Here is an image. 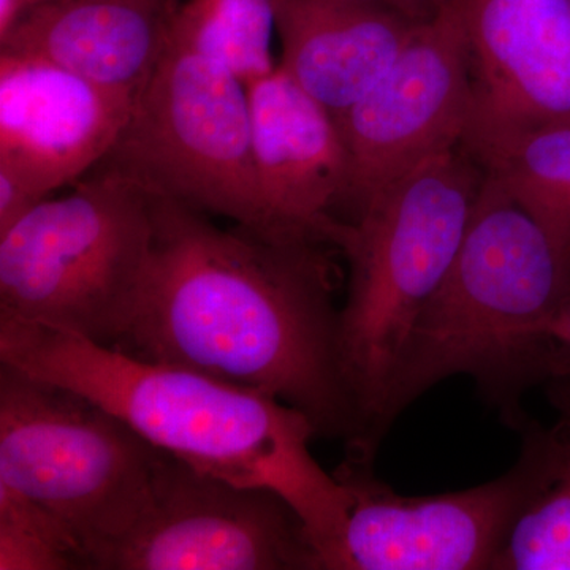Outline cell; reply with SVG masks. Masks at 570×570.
Listing matches in <instances>:
<instances>
[{
	"mask_svg": "<svg viewBox=\"0 0 570 570\" xmlns=\"http://www.w3.org/2000/svg\"><path fill=\"white\" fill-rule=\"evenodd\" d=\"M151 258L119 351L261 390L317 436L362 445L330 243L235 224L153 195Z\"/></svg>",
	"mask_w": 570,
	"mask_h": 570,
	"instance_id": "cell-1",
	"label": "cell"
},
{
	"mask_svg": "<svg viewBox=\"0 0 570 570\" xmlns=\"http://www.w3.org/2000/svg\"><path fill=\"white\" fill-rule=\"evenodd\" d=\"M0 362L73 390L197 471L287 499L335 570L348 498L311 452L316 428L276 396L0 317Z\"/></svg>",
	"mask_w": 570,
	"mask_h": 570,
	"instance_id": "cell-2",
	"label": "cell"
},
{
	"mask_svg": "<svg viewBox=\"0 0 570 570\" xmlns=\"http://www.w3.org/2000/svg\"><path fill=\"white\" fill-rule=\"evenodd\" d=\"M570 292V254L497 178L487 174L448 275L409 335L384 409L389 431L409 404L464 374L505 422L550 379L546 328Z\"/></svg>",
	"mask_w": 570,
	"mask_h": 570,
	"instance_id": "cell-3",
	"label": "cell"
},
{
	"mask_svg": "<svg viewBox=\"0 0 570 570\" xmlns=\"http://www.w3.org/2000/svg\"><path fill=\"white\" fill-rule=\"evenodd\" d=\"M485 179L463 141L381 190L351 223L337 250L348 264L341 346L362 419L360 459L387 431L384 409L409 335L448 275Z\"/></svg>",
	"mask_w": 570,
	"mask_h": 570,
	"instance_id": "cell-4",
	"label": "cell"
},
{
	"mask_svg": "<svg viewBox=\"0 0 570 570\" xmlns=\"http://www.w3.org/2000/svg\"><path fill=\"white\" fill-rule=\"evenodd\" d=\"M153 197L105 168L0 234V317L116 347L151 258Z\"/></svg>",
	"mask_w": 570,
	"mask_h": 570,
	"instance_id": "cell-5",
	"label": "cell"
},
{
	"mask_svg": "<svg viewBox=\"0 0 570 570\" xmlns=\"http://www.w3.org/2000/svg\"><path fill=\"white\" fill-rule=\"evenodd\" d=\"M165 456L89 397L0 362V483L58 517L88 569L140 515Z\"/></svg>",
	"mask_w": 570,
	"mask_h": 570,
	"instance_id": "cell-6",
	"label": "cell"
},
{
	"mask_svg": "<svg viewBox=\"0 0 570 570\" xmlns=\"http://www.w3.org/2000/svg\"><path fill=\"white\" fill-rule=\"evenodd\" d=\"M104 163L149 194L266 230L247 85L179 41L135 97Z\"/></svg>",
	"mask_w": 570,
	"mask_h": 570,
	"instance_id": "cell-7",
	"label": "cell"
},
{
	"mask_svg": "<svg viewBox=\"0 0 570 570\" xmlns=\"http://www.w3.org/2000/svg\"><path fill=\"white\" fill-rule=\"evenodd\" d=\"M91 570H325V562L279 493L167 453L140 515L94 554Z\"/></svg>",
	"mask_w": 570,
	"mask_h": 570,
	"instance_id": "cell-8",
	"label": "cell"
},
{
	"mask_svg": "<svg viewBox=\"0 0 570 570\" xmlns=\"http://www.w3.org/2000/svg\"><path fill=\"white\" fill-rule=\"evenodd\" d=\"M471 107L463 13L450 0L337 119L351 163L347 223L390 184L463 141Z\"/></svg>",
	"mask_w": 570,
	"mask_h": 570,
	"instance_id": "cell-9",
	"label": "cell"
},
{
	"mask_svg": "<svg viewBox=\"0 0 570 570\" xmlns=\"http://www.w3.org/2000/svg\"><path fill=\"white\" fill-rule=\"evenodd\" d=\"M335 475L348 498L335 570H493L530 490L531 464L521 452L501 478L434 497L397 494L371 460L351 456Z\"/></svg>",
	"mask_w": 570,
	"mask_h": 570,
	"instance_id": "cell-10",
	"label": "cell"
},
{
	"mask_svg": "<svg viewBox=\"0 0 570 570\" xmlns=\"http://www.w3.org/2000/svg\"><path fill=\"white\" fill-rule=\"evenodd\" d=\"M475 159L509 138L570 121V0H459Z\"/></svg>",
	"mask_w": 570,
	"mask_h": 570,
	"instance_id": "cell-11",
	"label": "cell"
},
{
	"mask_svg": "<svg viewBox=\"0 0 570 570\" xmlns=\"http://www.w3.org/2000/svg\"><path fill=\"white\" fill-rule=\"evenodd\" d=\"M247 92L266 230L316 236L337 249L351 189L340 124L281 66L247 82Z\"/></svg>",
	"mask_w": 570,
	"mask_h": 570,
	"instance_id": "cell-12",
	"label": "cell"
},
{
	"mask_svg": "<svg viewBox=\"0 0 570 570\" xmlns=\"http://www.w3.org/2000/svg\"><path fill=\"white\" fill-rule=\"evenodd\" d=\"M134 100L43 59L0 51V168L48 198L107 159Z\"/></svg>",
	"mask_w": 570,
	"mask_h": 570,
	"instance_id": "cell-13",
	"label": "cell"
},
{
	"mask_svg": "<svg viewBox=\"0 0 570 570\" xmlns=\"http://www.w3.org/2000/svg\"><path fill=\"white\" fill-rule=\"evenodd\" d=\"M178 9V0H50L18 18L0 51L137 97L170 45Z\"/></svg>",
	"mask_w": 570,
	"mask_h": 570,
	"instance_id": "cell-14",
	"label": "cell"
},
{
	"mask_svg": "<svg viewBox=\"0 0 570 570\" xmlns=\"http://www.w3.org/2000/svg\"><path fill=\"white\" fill-rule=\"evenodd\" d=\"M275 7L279 66L336 121L419 28L374 0H275Z\"/></svg>",
	"mask_w": 570,
	"mask_h": 570,
	"instance_id": "cell-15",
	"label": "cell"
},
{
	"mask_svg": "<svg viewBox=\"0 0 570 570\" xmlns=\"http://www.w3.org/2000/svg\"><path fill=\"white\" fill-rule=\"evenodd\" d=\"M558 419L543 428L523 415L513 428L531 464V485L493 570H570V377L547 381Z\"/></svg>",
	"mask_w": 570,
	"mask_h": 570,
	"instance_id": "cell-16",
	"label": "cell"
},
{
	"mask_svg": "<svg viewBox=\"0 0 570 570\" xmlns=\"http://www.w3.org/2000/svg\"><path fill=\"white\" fill-rule=\"evenodd\" d=\"M479 163L570 254V121L509 138Z\"/></svg>",
	"mask_w": 570,
	"mask_h": 570,
	"instance_id": "cell-17",
	"label": "cell"
},
{
	"mask_svg": "<svg viewBox=\"0 0 570 570\" xmlns=\"http://www.w3.org/2000/svg\"><path fill=\"white\" fill-rule=\"evenodd\" d=\"M275 32V0H186L171 39L224 63L247 85L276 69Z\"/></svg>",
	"mask_w": 570,
	"mask_h": 570,
	"instance_id": "cell-18",
	"label": "cell"
},
{
	"mask_svg": "<svg viewBox=\"0 0 570 570\" xmlns=\"http://www.w3.org/2000/svg\"><path fill=\"white\" fill-rule=\"evenodd\" d=\"M88 570L85 550L50 510L0 483V570Z\"/></svg>",
	"mask_w": 570,
	"mask_h": 570,
	"instance_id": "cell-19",
	"label": "cell"
},
{
	"mask_svg": "<svg viewBox=\"0 0 570 570\" xmlns=\"http://www.w3.org/2000/svg\"><path fill=\"white\" fill-rule=\"evenodd\" d=\"M43 200L17 175L0 168V234Z\"/></svg>",
	"mask_w": 570,
	"mask_h": 570,
	"instance_id": "cell-20",
	"label": "cell"
},
{
	"mask_svg": "<svg viewBox=\"0 0 570 570\" xmlns=\"http://www.w3.org/2000/svg\"><path fill=\"white\" fill-rule=\"evenodd\" d=\"M412 26H423L441 13L450 0H374Z\"/></svg>",
	"mask_w": 570,
	"mask_h": 570,
	"instance_id": "cell-21",
	"label": "cell"
},
{
	"mask_svg": "<svg viewBox=\"0 0 570 570\" xmlns=\"http://www.w3.org/2000/svg\"><path fill=\"white\" fill-rule=\"evenodd\" d=\"M547 340L570 352V292L546 328Z\"/></svg>",
	"mask_w": 570,
	"mask_h": 570,
	"instance_id": "cell-22",
	"label": "cell"
},
{
	"mask_svg": "<svg viewBox=\"0 0 570 570\" xmlns=\"http://www.w3.org/2000/svg\"><path fill=\"white\" fill-rule=\"evenodd\" d=\"M43 2H50V0H0V37L10 31L11 26L21 14Z\"/></svg>",
	"mask_w": 570,
	"mask_h": 570,
	"instance_id": "cell-23",
	"label": "cell"
},
{
	"mask_svg": "<svg viewBox=\"0 0 570 570\" xmlns=\"http://www.w3.org/2000/svg\"><path fill=\"white\" fill-rule=\"evenodd\" d=\"M560 374H564V376L570 377V352L562 347L558 348L557 360H554L551 377L560 376Z\"/></svg>",
	"mask_w": 570,
	"mask_h": 570,
	"instance_id": "cell-24",
	"label": "cell"
}]
</instances>
